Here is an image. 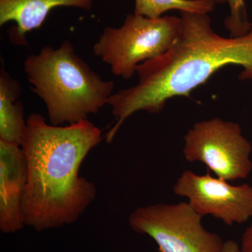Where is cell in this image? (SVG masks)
I'll list each match as a JSON object with an SVG mask.
<instances>
[{"label":"cell","mask_w":252,"mask_h":252,"mask_svg":"<svg viewBox=\"0 0 252 252\" xmlns=\"http://www.w3.org/2000/svg\"><path fill=\"white\" fill-rule=\"evenodd\" d=\"M180 18V34L172 47L137 66V84L109 98L117 122L106 135L108 143L135 112L160 114L168 99L190 97L221 68L240 66L243 69L239 79L252 80V22L248 32L227 38L214 31L207 14L181 11Z\"/></svg>","instance_id":"cell-1"},{"label":"cell","mask_w":252,"mask_h":252,"mask_svg":"<svg viewBox=\"0 0 252 252\" xmlns=\"http://www.w3.org/2000/svg\"><path fill=\"white\" fill-rule=\"evenodd\" d=\"M102 140V130L89 119L54 126L39 114L28 117L21 144L28 168L25 225L41 232L79 220L97 195L95 186L79 170Z\"/></svg>","instance_id":"cell-2"},{"label":"cell","mask_w":252,"mask_h":252,"mask_svg":"<svg viewBox=\"0 0 252 252\" xmlns=\"http://www.w3.org/2000/svg\"><path fill=\"white\" fill-rule=\"evenodd\" d=\"M24 71L54 126L87 120L108 104L114 91V82L93 70L68 40L56 49L45 46L39 54L28 56Z\"/></svg>","instance_id":"cell-3"},{"label":"cell","mask_w":252,"mask_h":252,"mask_svg":"<svg viewBox=\"0 0 252 252\" xmlns=\"http://www.w3.org/2000/svg\"><path fill=\"white\" fill-rule=\"evenodd\" d=\"M181 18L128 14L121 27L104 28L94 53L108 64L114 75L130 79L137 66L167 52L180 34Z\"/></svg>","instance_id":"cell-4"},{"label":"cell","mask_w":252,"mask_h":252,"mask_svg":"<svg viewBox=\"0 0 252 252\" xmlns=\"http://www.w3.org/2000/svg\"><path fill=\"white\" fill-rule=\"evenodd\" d=\"M203 217L186 202L158 203L136 208L128 223L135 233L153 239L159 252H222L223 239L204 228Z\"/></svg>","instance_id":"cell-5"},{"label":"cell","mask_w":252,"mask_h":252,"mask_svg":"<svg viewBox=\"0 0 252 252\" xmlns=\"http://www.w3.org/2000/svg\"><path fill=\"white\" fill-rule=\"evenodd\" d=\"M183 154L187 161L203 162L217 177L243 180L252 171V145L237 123L220 118L194 124L185 137Z\"/></svg>","instance_id":"cell-6"},{"label":"cell","mask_w":252,"mask_h":252,"mask_svg":"<svg viewBox=\"0 0 252 252\" xmlns=\"http://www.w3.org/2000/svg\"><path fill=\"white\" fill-rule=\"evenodd\" d=\"M174 193L188 198V203L201 216L212 215L227 225L242 224L252 217V187L230 185L209 172L199 175L185 170L174 185Z\"/></svg>","instance_id":"cell-7"},{"label":"cell","mask_w":252,"mask_h":252,"mask_svg":"<svg viewBox=\"0 0 252 252\" xmlns=\"http://www.w3.org/2000/svg\"><path fill=\"white\" fill-rule=\"evenodd\" d=\"M28 168L22 147L0 141V230L9 234L25 226L23 204Z\"/></svg>","instance_id":"cell-8"},{"label":"cell","mask_w":252,"mask_h":252,"mask_svg":"<svg viewBox=\"0 0 252 252\" xmlns=\"http://www.w3.org/2000/svg\"><path fill=\"white\" fill-rule=\"evenodd\" d=\"M94 5V0H0V26L16 23L9 32L10 40L16 45H27L28 33L39 29L55 8L91 11Z\"/></svg>","instance_id":"cell-9"},{"label":"cell","mask_w":252,"mask_h":252,"mask_svg":"<svg viewBox=\"0 0 252 252\" xmlns=\"http://www.w3.org/2000/svg\"><path fill=\"white\" fill-rule=\"evenodd\" d=\"M22 92L21 84L6 72L0 70V141L21 147L27 128L24 107L18 100Z\"/></svg>","instance_id":"cell-10"},{"label":"cell","mask_w":252,"mask_h":252,"mask_svg":"<svg viewBox=\"0 0 252 252\" xmlns=\"http://www.w3.org/2000/svg\"><path fill=\"white\" fill-rule=\"evenodd\" d=\"M214 0H135L134 14L159 18L167 11L179 10L207 14L215 10Z\"/></svg>","instance_id":"cell-11"},{"label":"cell","mask_w":252,"mask_h":252,"mask_svg":"<svg viewBox=\"0 0 252 252\" xmlns=\"http://www.w3.org/2000/svg\"><path fill=\"white\" fill-rule=\"evenodd\" d=\"M215 4H226L229 6L230 14L225 20V28L231 36H239L248 32L251 23L249 22L245 0H214Z\"/></svg>","instance_id":"cell-12"},{"label":"cell","mask_w":252,"mask_h":252,"mask_svg":"<svg viewBox=\"0 0 252 252\" xmlns=\"http://www.w3.org/2000/svg\"><path fill=\"white\" fill-rule=\"evenodd\" d=\"M240 252H252V224L244 233Z\"/></svg>","instance_id":"cell-13"},{"label":"cell","mask_w":252,"mask_h":252,"mask_svg":"<svg viewBox=\"0 0 252 252\" xmlns=\"http://www.w3.org/2000/svg\"><path fill=\"white\" fill-rule=\"evenodd\" d=\"M222 252H240V248L234 240H227L224 242Z\"/></svg>","instance_id":"cell-14"}]
</instances>
